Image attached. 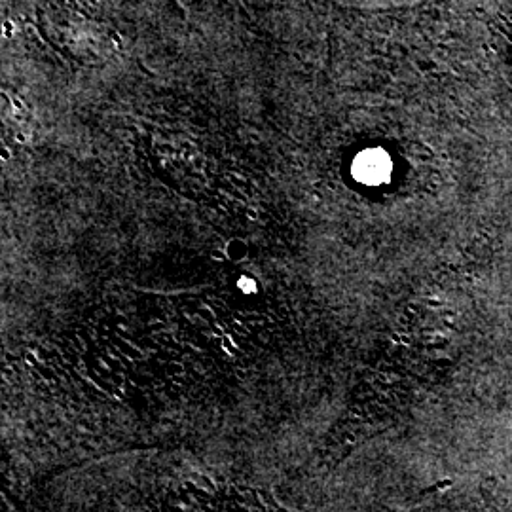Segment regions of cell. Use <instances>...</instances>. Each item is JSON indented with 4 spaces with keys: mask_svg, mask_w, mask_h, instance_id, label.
Wrapping results in <instances>:
<instances>
[{
    "mask_svg": "<svg viewBox=\"0 0 512 512\" xmlns=\"http://www.w3.org/2000/svg\"><path fill=\"white\" fill-rule=\"evenodd\" d=\"M355 177L363 183L380 184L389 179L391 162L382 150H368L355 160Z\"/></svg>",
    "mask_w": 512,
    "mask_h": 512,
    "instance_id": "obj_1",
    "label": "cell"
}]
</instances>
